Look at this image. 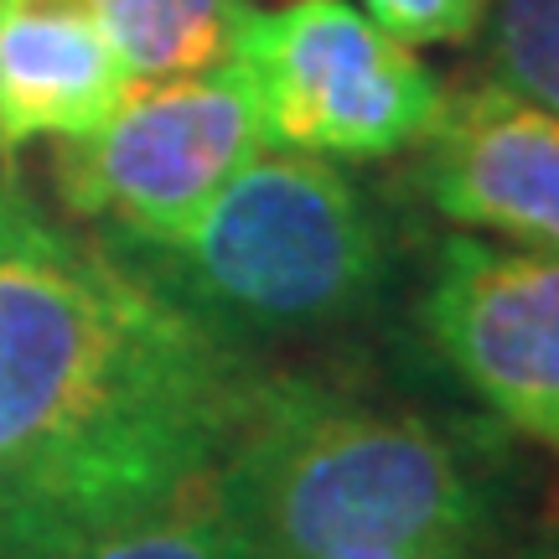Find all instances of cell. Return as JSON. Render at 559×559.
<instances>
[{
	"label": "cell",
	"mask_w": 559,
	"mask_h": 559,
	"mask_svg": "<svg viewBox=\"0 0 559 559\" xmlns=\"http://www.w3.org/2000/svg\"><path fill=\"white\" fill-rule=\"evenodd\" d=\"M264 362L0 171V559L207 477Z\"/></svg>",
	"instance_id": "cell-1"
},
{
	"label": "cell",
	"mask_w": 559,
	"mask_h": 559,
	"mask_svg": "<svg viewBox=\"0 0 559 559\" xmlns=\"http://www.w3.org/2000/svg\"><path fill=\"white\" fill-rule=\"evenodd\" d=\"M513 481L498 419L270 368L218 461L260 559L492 555L523 528Z\"/></svg>",
	"instance_id": "cell-2"
},
{
	"label": "cell",
	"mask_w": 559,
	"mask_h": 559,
	"mask_svg": "<svg viewBox=\"0 0 559 559\" xmlns=\"http://www.w3.org/2000/svg\"><path fill=\"white\" fill-rule=\"evenodd\" d=\"M109 243L166 300L254 358L275 342L347 332L389 285L368 198L326 156L300 151L243 160L177 239Z\"/></svg>",
	"instance_id": "cell-3"
},
{
	"label": "cell",
	"mask_w": 559,
	"mask_h": 559,
	"mask_svg": "<svg viewBox=\"0 0 559 559\" xmlns=\"http://www.w3.org/2000/svg\"><path fill=\"white\" fill-rule=\"evenodd\" d=\"M264 140L300 156L379 160L436 124L445 88L379 21L347 0H285L254 11L239 41Z\"/></svg>",
	"instance_id": "cell-4"
},
{
	"label": "cell",
	"mask_w": 559,
	"mask_h": 559,
	"mask_svg": "<svg viewBox=\"0 0 559 559\" xmlns=\"http://www.w3.org/2000/svg\"><path fill=\"white\" fill-rule=\"evenodd\" d=\"M270 145L239 62L202 79L130 88L79 140H58V207L120 243H166L213 202L223 181Z\"/></svg>",
	"instance_id": "cell-5"
},
{
	"label": "cell",
	"mask_w": 559,
	"mask_h": 559,
	"mask_svg": "<svg viewBox=\"0 0 559 559\" xmlns=\"http://www.w3.org/2000/svg\"><path fill=\"white\" fill-rule=\"evenodd\" d=\"M419 332L502 430L559 461V254L451 234L430 249Z\"/></svg>",
	"instance_id": "cell-6"
},
{
	"label": "cell",
	"mask_w": 559,
	"mask_h": 559,
	"mask_svg": "<svg viewBox=\"0 0 559 559\" xmlns=\"http://www.w3.org/2000/svg\"><path fill=\"white\" fill-rule=\"evenodd\" d=\"M425 207L513 249L559 254V115L502 83H461L409 145Z\"/></svg>",
	"instance_id": "cell-7"
},
{
	"label": "cell",
	"mask_w": 559,
	"mask_h": 559,
	"mask_svg": "<svg viewBox=\"0 0 559 559\" xmlns=\"http://www.w3.org/2000/svg\"><path fill=\"white\" fill-rule=\"evenodd\" d=\"M130 94L88 0H0V156L99 130Z\"/></svg>",
	"instance_id": "cell-8"
},
{
	"label": "cell",
	"mask_w": 559,
	"mask_h": 559,
	"mask_svg": "<svg viewBox=\"0 0 559 559\" xmlns=\"http://www.w3.org/2000/svg\"><path fill=\"white\" fill-rule=\"evenodd\" d=\"M130 88L202 79L239 58L254 0H88Z\"/></svg>",
	"instance_id": "cell-9"
},
{
	"label": "cell",
	"mask_w": 559,
	"mask_h": 559,
	"mask_svg": "<svg viewBox=\"0 0 559 559\" xmlns=\"http://www.w3.org/2000/svg\"><path fill=\"white\" fill-rule=\"evenodd\" d=\"M26 559H260L243 539L234 513L223 508L218 466L207 477L187 481L166 498L145 502L135 513L94 523L83 534L47 544Z\"/></svg>",
	"instance_id": "cell-10"
},
{
	"label": "cell",
	"mask_w": 559,
	"mask_h": 559,
	"mask_svg": "<svg viewBox=\"0 0 559 559\" xmlns=\"http://www.w3.org/2000/svg\"><path fill=\"white\" fill-rule=\"evenodd\" d=\"M481 26L492 83L559 115V0H492Z\"/></svg>",
	"instance_id": "cell-11"
},
{
	"label": "cell",
	"mask_w": 559,
	"mask_h": 559,
	"mask_svg": "<svg viewBox=\"0 0 559 559\" xmlns=\"http://www.w3.org/2000/svg\"><path fill=\"white\" fill-rule=\"evenodd\" d=\"M362 11L379 21L389 37L409 47H436V41H472L492 0H362Z\"/></svg>",
	"instance_id": "cell-12"
},
{
	"label": "cell",
	"mask_w": 559,
	"mask_h": 559,
	"mask_svg": "<svg viewBox=\"0 0 559 559\" xmlns=\"http://www.w3.org/2000/svg\"><path fill=\"white\" fill-rule=\"evenodd\" d=\"M492 559H559V523H539V528H519Z\"/></svg>",
	"instance_id": "cell-13"
},
{
	"label": "cell",
	"mask_w": 559,
	"mask_h": 559,
	"mask_svg": "<svg viewBox=\"0 0 559 559\" xmlns=\"http://www.w3.org/2000/svg\"><path fill=\"white\" fill-rule=\"evenodd\" d=\"M498 555V549H492ZM492 555H368V559H492Z\"/></svg>",
	"instance_id": "cell-14"
}]
</instances>
